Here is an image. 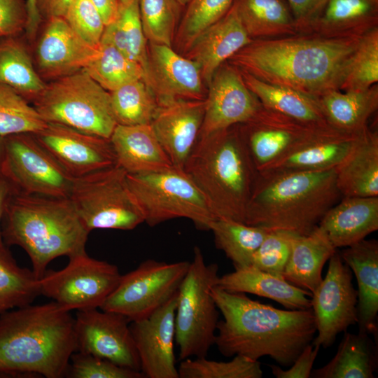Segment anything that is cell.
Returning a JSON list of instances; mask_svg holds the SVG:
<instances>
[{
	"mask_svg": "<svg viewBox=\"0 0 378 378\" xmlns=\"http://www.w3.org/2000/svg\"><path fill=\"white\" fill-rule=\"evenodd\" d=\"M362 36L297 34L255 39L227 62L259 80L318 98L329 91L340 90Z\"/></svg>",
	"mask_w": 378,
	"mask_h": 378,
	"instance_id": "obj_1",
	"label": "cell"
},
{
	"mask_svg": "<svg viewBox=\"0 0 378 378\" xmlns=\"http://www.w3.org/2000/svg\"><path fill=\"white\" fill-rule=\"evenodd\" d=\"M210 293L223 316L215 344L225 357L240 355L258 360L269 356L290 367L316 334L312 308L281 309L214 286Z\"/></svg>",
	"mask_w": 378,
	"mask_h": 378,
	"instance_id": "obj_2",
	"label": "cell"
},
{
	"mask_svg": "<svg viewBox=\"0 0 378 378\" xmlns=\"http://www.w3.org/2000/svg\"><path fill=\"white\" fill-rule=\"evenodd\" d=\"M70 312L52 301L0 314V374L66 377L76 351Z\"/></svg>",
	"mask_w": 378,
	"mask_h": 378,
	"instance_id": "obj_3",
	"label": "cell"
},
{
	"mask_svg": "<svg viewBox=\"0 0 378 378\" xmlns=\"http://www.w3.org/2000/svg\"><path fill=\"white\" fill-rule=\"evenodd\" d=\"M341 198L335 168L258 172L244 223L270 231L307 235Z\"/></svg>",
	"mask_w": 378,
	"mask_h": 378,
	"instance_id": "obj_4",
	"label": "cell"
},
{
	"mask_svg": "<svg viewBox=\"0 0 378 378\" xmlns=\"http://www.w3.org/2000/svg\"><path fill=\"white\" fill-rule=\"evenodd\" d=\"M1 230L7 247L16 245L27 252L37 279L56 258L86 252L90 233L69 198L22 193L8 200Z\"/></svg>",
	"mask_w": 378,
	"mask_h": 378,
	"instance_id": "obj_5",
	"label": "cell"
},
{
	"mask_svg": "<svg viewBox=\"0 0 378 378\" xmlns=\"http://www.w3.org/2000/svg\"><path fill=\"white\" fill-rule=\"evenodd\" d=\"M184 170L202 192L216 218L244 223L258 171L239 125L199 137Z\"/></svg>",
	"mask_w": 378,
	"mask_h": 378,
	"instance_id": "obj_6",
	"label": "cell"
},
{
	"mask_svg": "<svg viewBox=\"0 0 378 378\" xmlns=\"http://www.w3.org/2000/svg\"><path fill=\"white\" fill-rule=\"evenodd\" d=\"M48 123L110 139L117 122L110 93L85 71L48 82L31 102Z\"/></svg>",
	"mask_w": 378,
	"mask_h": 378,
	"instance_id": "obj_7",
	"label": "cell"
},
{
	"mask_svg": "<svg viewBox=\"0 0 378 378\" xmlns=\"http://www.w3.org/2000/svg\"><path fill=\"white\" fill-rule=\"evenodd\" d=\"M218 270L216 263L205 262L200 247H194L176 298L175 341L180 360L206 357L215 344L219 314L210 290L216 285Z\"/></svg>",
	"mask_w": 378,
	"mask_h": 378,
	"instance_id": "obj_8",
	"label": "cell"
},
{
	"mask_svg": "<svg viewBox=\"0 0 378 378\" xmlns=\"http://www.w3.org/2000/svg\"><path fill=\"white\" fill-rule=\"evenodd\" d=\"M131 192L144 223L153 227L179 218L190 219L197 228L209 230L216 219L202 192L184 169H169L127 175Z\"/></svg>",
	"mask_w": 378,
	"mask_h": 378,
	"instance_id": "obj_9",
	"label": "cell"
},
{
	"mask_svg": "<svg viewBox=\"0 0 378 378\" xmlns=\"http://www.w3.org/2000/svg\"><path fill=\"white\" fill-rule=\"evenodd\" d=\"M127 175L115 164L74 178L69 198L90 232L94 229L131 230L144 223Z\"/></svg>",
	"mask_w": 378,
	"mask_h": 378,
	"instance_id": "obj_10",
	"label": "cell"
},
{
	"mask_svg": "<svg viewBox=\"0 0 378 378\" xmlns=\"http://www.w3.org/2000/svg\"><path fill=\"white\" fill-rule=\"evenodd\" d=\"M190 262L148 259L121 275L118 284L100 307L117 312L130 322L145 318L178 292Z\"/></svg>",
	"mask_w": 378,
	"mask_h": 378,
	"instance_id": "obj_11",
	"label": "cell"
},
{
	"mask_svg": "<svg viewBox=\"0 0 378 378\" xmlns=\"http://www.w3.org/2000/svg\"><path fill=\"white\" fill-rule=\"evenodd\" d=\"M69 259L62 270H47L38 279L40 294L70 312L100 309L119 283L118 267L86 252Z\"/></svg>",
	"mask_w": 378,
	"mask_h": 378,
	"instance_id": "obj_12",
	"label": "cell"
},
{
	"mask_svg": "<svg viewBox=\"0 0 378 378\" xmlns=\"http://www.w3.org/2000/svg\"><path fill=\"white\" fill-rule=\"evenodd\" d=\"M4 169L15 193L69 198L74 178L31 133L4 137Z\"/></svg>",
	"mask_w": 378,
	"mask_h": 378,
	"instance_id": "obj_13",
	"label": "cell"
},
{
	"mask_svg": "<svg viewBox=\"0 0 378 378\" xmlns=\"http://www.w3.org/2000/svg\"><path fill=\"white\" fill-rule=\"evenodd\" d=\"M352 279V271L336 251L328 260L325 278L311 296L317 332L314 345L328 348L340 333L357 324L358 291Z\"/></svg>",
	"mask_w": 378,
	"mask_h": 378,
	"instance_id": "obj_14",
	"label": "cell"
},
{
	"mask_svg": "<svg viewBox=\"0 0 378 378\" xmlns=\"http://www.w3.org/2000/svg\"><path fill=\"white\" fill-rule=\"evenodd\" d=\"M74 318L76 351L141 372L130 322L125 316L92 309L78 311Z\"/></svg>",
	"mask_w": 378,
	"mask_h": 378,
	"instance_id": "obj_15",
	"label": "cell"
},
{
	"mask_svg": "<svg viewBox=\"0 0 378 378\" xmlns=\"http://www.w3.org/2000/svg\"><path fill=\"white\" fill-rule=\"evenodd\" d=\"M31 47L34 67L45 83L83 70L99 52L59 17L42 21Z\"/></svg>",
	"mask_w": 378,
	"mask_h": 378,
	"instance_id": "obj_16",
	"label": "cell"
},
{
	"mask_svg": "<svg viewBox=\"0 0 378 378\" xmlns=\"http://www.w3.org/2000/svg\"><path fill=\"white\" fill-rule=\"evenodd\" d=\"M32 134L73 178L117 164L110 139L48 122Z\"/></svg>",
	"mask_w": 378,
	"mask_h": 378,
	"instance_id": "obj_17",
	"label": "cell"
},
{
	"mask_svg": "<svg viewBox=\"0 0 378 378\" xmlns=\"http://www.w3.org/2000/svg\"><path fill=\"white\" fill-rule=\"evenodd\" d=\"M323 125H307L262 106L239 127L252 161L260 172L304 143Z\"/></svg>",
	"mask_w": 378,
	"mask_h": 378,
	"instance_id": "obj_18",
	"label": "cell"
},
{
	"mask_svg": "<svg viewBox=\"0 0 378 378\" xmlns=\"http://www.w3.org/2000/svg\"><path fill=\"white\" fill-rule=\"evenodd\" d=\"M207 86L198 138L244 123L262 107L246 87L240 71L227 62L217 69Z\"/></svg>",
	"mask_w": 378,
	"mask_h": 378,
	"instance_id": "obj_19",
	"label": "cell"
},
{
	"mask_svg": "<svg viewBox=\"0 0 378 378\" xmlns=\"http://www.w3.org/2000/svg\"><path fill=\"white\" fill-rule=\"evenodd\" d=\"M159 106L178 100H204V80L197 64L172 47L148 43V61L143 79Z\"/></svg>",
	"mask_w": 378,
	"mask_h": 378,
	"instance_id": "obj_20",
	"label": "cell"
},
{
	"mask_svg": "<svg viewBox=\"0 0 378 378\" xmlns=\"http://www.w3.org/2000/svg\"><path fill=\"white\" fill-rule=\"evenodd\" d=\"M176 298L177 293L149 316L130 323L144 377L179 378L174 350Z\"/></svg>",
	"mask_w": 378,
	"mask_h": 378,
	"instance_id": "obj_21",
	"label": "cell"
},
{
	"mask_svg": "<svg viewBox=\"0 0 378 378\" xmlns=\"http://www.w3.org/2000/svg\"><path fill=\"white\" fill-rule=\"evenodd\" d=\"M205 101L178 100L160 106L152 128L173 167L184 169L197 141Z\"/></svg>",
	"mask_w": 378,
	"mask_h": 378,
	"instance_id": "obj_22",
	"label": "cell"
},
{
	"mask_svg": "<svg viewBox=\"0 0 378 378\" xmlns=\"http://www.w3.org/2000/svg\"><path fill=\"white\" fill-rule=\"evenodd\" d=\"M365 130L348 132L328 124L323 125L304 143L260 172L323 171L336 168L349 153Z\"/></svg>",
	"mask_w": 378,
	"mask_h": 378,
	"instance_id": "obj_23",
	"label": "cell"
},
{
	"mask_svg": "<svg viewBox=\"0 0 378 378\" xmlns=\"http://www.w3.org/2000/svg\"><path fill=\"white\" fill-rule=\"evenodd\" d=\"M252 41L233 4L222 18L195 38L185 57L197 64L204 83L208 85L217 69Z\"/></svg>",
	"mask_w": 378,
	"mask_h": 378,
	"instance_id": "obj_24",
	"label": "cell"
},
{
	"mask_svg": "<svg viewBox=\"0 0 378 378\" xmlns=\"http://www.w3.org/2000/svg\"><path fill=\"white\" fill-rule=\"evenodd\" d=\"M358 285V332L377 335L378 241L363 239L339 252Z\"/></svg>",
	"mask_w": 378,
	"mask_h": 378,
	"instance_id": "obj_25",
	"label": "cell"
},
{
	"mask_svg": "<svg viewBox=\"0 0 378 378\" xmlns=\"http://www.w3.org/2000/svg\"><path fill=\"white\" fill-rule=\"evenodd\" d=\"M318 226L335 248L358 242L378 230V197H342Z\"/></svg>",
	"mask_w": 378,
	"mask_h": 378,
	"instance_id": "obj_26",
	"label": "cell"
},
{
	"mask_svg": "<svg viewBox=\"0 0 378 378\" xmlns=\"http://www.w3.org/2000/svg\"><path fill=\"white\" fill-rule=\"evenodd\" d=\"M110 140L117 164L127 174L154 172L173 167L150 124L117 125Z\"/></svg>",
	"mask_w": 378,
	"mask_h": 378,
	"instance_id": "obj_27",
	"label": "cell"
},
{
	"mask_svg": "<svg viewBox=\"0 0 378 378\" xmlns=\"http://www.w3.org/2000/svg\"><path fill=\"white\" fill-rule=\"evenodd\" d=\"M342 197H378V132L368 127L335 168Z\"/></svg>",
	"mask_w": 378,
	"mask_h": 378,
	"instance_id": "obj_28",
	"label": "cell"
},
{
	"mask_svg": "<svg viewBox=\"0 0 378 378\" xmlns=\"http://www.w3.org/2000/svg\"><path fill=\"white\" fill-rule=\"evenodd\" d=\"M216 286L230 293H251L271 299L287 309L312 308V293L252 265L219 276Z\"/></svg>",
	"mask_w": 378,
	"mask_h": 378,
	"instance_id": "obj_29",
	"label": "cell"
},
{
	"mask_svg": "<svg viewBox=\"0 0 378 378\" xmlns=\"http://www.w3.org/2000/svg\"><path fill=\"white\" fill-rule=\"evenodd\" d=\"M378 27V0H327L307 34L326 38L363 36Z\"/></svg>",
	"mask_w": 378,
	"mask_h": 378,
	"instance_id": "obj_30",
	"label": "cell"
},
{
	"mask_svg": "<svg viewBox=\"0 0 378 378\" xmlns=\"http://www.w3.org/2000/svg\"><path fill=\"white\" fill-rule=\"evenodd\" d=\"M336 251L319 226L307 235H295L283 278L312 293L323 279L324 265Z\"/></svg>",
	"mask_w": 378,
	"mask_h": 378,
	"instance_id": "obj_31",
	"label": "cell"
},
{
	"mask_svg": "<svg viewBox=\"0 0 378 378\" xmlns=\"http://www.w3.org/2000/svg\"><path fill=\"white\" fill-rule=\"evenodd\" d=\"M317 99L328 125L358 132L368 127V119L378 108V87L375 84L364 90H334Z\"/></svg>",
	"mask_w": 378,
	"mask_h": 378,
	"instance_id": "obj_32",
	"label": "cell"
},
{
	"mask_svg": "<svg viewBox=\"0 0 378 378\" xmlns=\"http://www.w3.org/2000/svg\"><path fill=\"white\" fill-rule=\"evenodd\" d=\"M46 83L36 71L24 34L0 38V85L10 87L31 103Z\"/></svg>",
	"mask_w": 378,
	"mask_h": 378,
	"instance_id": "obj_33",
	"label": "cell"
},
{
	"mask_svg": "<svg viewBox=\"0 0 378 378\" xmlns=\"http://www.w3.org/2000/svg\"><path fill=\"white\" fill-rule=\"evenodd\" d=\"M239 71L246 87L265 108L307 125L328 124L316 97L289 88L266 83Z\"/></svg>",
	"mask_w": 378,
	"mask_h": 378,
	"instance_id": "obj_34",
	"label": "cell"
},
{
	"mask_svg": "<svg viewBox=\"0 0 378 378\" xmlns=\"http://www.w3.org/2000/svg\"><path fill=\"white\" fill-rule=\"evenodd\" d=\"M364 332L345 331L334 357L312 370L313 378H373L378 365L377 343Z\"/></svg>",
	"mask_w": 378,
	"mask_h": 378,
	"instance_id": "obj_35",
	"label": "cell"
},
{
	"mask_svg": "<svg viewBox=\"0 0 378 378\" xmlns=\"http://www.w3.org/2000/svg\"><path fill=\"white\" fill-rule=\"evenodd\" d=\"M234 4L252 40L299 34L287 0H235Z\"/></svg>",
	"mask_w": 378,
	"mask_h": 378,
	"instance_id": "obj_36",
	"label": "cell"
},
{
	"mask_svg": "<svg viewBox=\"0 0 378 378\" xmlns=\"http://www.w3.org/2000/svg\"><path fill=\"white\" fill-rule=\"evenodd\" d=\"M217 248L223 251L234 269L251 264L255 251L270 230L225 218H216L209 224Z\"/></svg>",
	"mask_w": 378,
	"mask_h": 378,
	"instance_id": "obj_37",
	"label": "cell"
},
{
	"mask_svg": "<svg viewBox=\"0 0 378 378\" xmlns=\"http://www.w3.org/2000/svg\"><path fill=\"white\" fill-rule=\"evenodd\" d=\"M102 38L110 41L145 72L148 61V41L139 14V0L119 1L115 20L106 25Z\"/></svg>",
	"mask_w": 378,
	"mask_h": 378,
	"instance_id": "obj_38",
	"label": "cell"
},
{
	"mask_svg": "<svg viewBox=\"0 0 378 378\" xmlns=\"http://www.w3.org/2000/svg\"><path fill=\"white\" fill-rule=\"evenodd\" d=\"M83 71L108 92L144 77L140 64L104 38L101 39L97 55Z\"/></svg>",
	"mask_w": 378,
	"mask_h": 378,
	"instance_id": "obj_39",
	"label": "cell"
},
{
	"mask_svg": "<svg viewBox=\"0 0 378 378\" xmlns=\"http://www.w3.org/2000/svg\"><path fill=\"white\" fill-rule=\"evenodd\" d=\"M109 93L117 125L150 124L160 108L155 96L143 79L127 83Z\"/></svg>",
	"mask_w": 378,
	"mask_h": 378,
	"instance_id": "obj_40",
	"label": "cell"
},
{
	"mask_svg": "<svg viewBox=\"0 0 378 378\" xmlns=\"http://www.w3.org/2000/svg\"><path fill=\"white\" fill-rule=\"evenodd\" d=\"M40 295L32 270L20 267L10 251L0 252V314L29 304Z\"/></svg>",
	"mask_w": 378,
	"mask_h": 378,
	"instance_id": "obj_41",
	"label": "cell"
},
{
	"mask_svg": "<svg viewBox=\"0 0 378 378\" xmlns=\"http://www.w3.org/2000/svg\"><path fill=\"white\" fill-rule=\"evenodd\" d=\"M13 88L0 85V136L34 134L47 122L36 108Z\"/></svg>",
	"mask_w": 378,
	"mask_h": 378,
	"instance_id": "obj_42",
	"label": "cell"
},
{
	"mask_svg": "<svg viewBox=\"0 0 378 378\" xmlns=\"http://www.w3.org/2000/svg\"><path fill=\"white\" fill-rule=\"evenodd\" d=\"M179 378H261L260 363L236 355L229 361L208 360L206 357L182 360L178 367Z\"/></svg>",
	"mask_w": 378,
	"mask_h": 378,
	"instance_id": "obj_43",
	"label": "cell"
},
{
	"mask_svg": "<svg viewBox=\"0 0 378 378\" xmlns=\"http://www.w3.org/2000/svg\"><path fill=\"white\" fill-rule=\"evenodd\" d=\"M378 82V27L361 37L346 68L340 91L364 90Z\"/></svg>",
	"mask_w": 378,
	"mask_h": 378,
	"instance_id": "obj_44",
	"label": "cell"
},
{
	"mask_svg": "<svg viewBox=\"0 0 378 378\" xmlns=\"http://www.w3.org/2000/svg\"><path fill=\"white\" fill-rule=\"evenodd\" d=\"M235 0H190L179 24L176 46L186 52L195 38L222 18Z\"/></svg>",
	"mask_w": 378,
	"mask_h": 378,
	"instance_id": "obj_45",
	"label": "cell"
},
{
	"mask_svg": "<svg viewBox=\"0 0 378 378\" xmlns=\"http://www.w3.org/2000/svg\"><path fill=\"white\" fill-rule=\"evenodd\" d=\"M179 6L175 0H139L141 25L148 43L172 47Z\"/></svg>",
	"mask_w": 378,
	"mask_h": 378,
	"instance_id": "obj_46",
	"label": "cell"
},
{
	"mask_svg": "<svg viewBox=\"0 0 378 378\" xmlns=\"http://www.w3.org/2000/svg\"><path fill=\"white\" fill-rule=\"evenodd\" d=\"M295 234L282 231H270L253 255L251 265L283 277Z\"/></svg>",
	"mask_w": 378,
	"mask_h": 378,
	"instance_id": "obj_47",
	"label": "cell"
},
{
	"mask_svg": "<svg viewBox=\"0 0 378 378\" xmlns=\"http://www.w3.org/2000/svg\"><path fill=\"white\" fill-rule=\"evenodd\" d=\"M66 377L71 378H141L142 373L89 354L74 352Z\"/></svg>",
	"mask_w": 378,
	"mask_h": 378,
	"instance_id": "obj_48",
	"label": "cell"
},
{
	"mask_svg": "<svg viewBox=\"0 0 378 378\" xmlns=\"http://www.w3.org/2000/svg\"><path fill=\"white\" fill-rule=\"evenodd\" d=\"M64 18L82 39L99 48L105 24L91 0H75Z\"/></svg>",
	"mask_w": 378,
	"mask_h": 378,
	"instance_id": "obj_49",
	"label": "cell"
},
{
	"mask_svg": "<svg viewBox=\"0 0 378 378\" xmlns=\"http://www.w3.org/2000/svg\"><path fill=\"white\" fill-rule=\"evenodd\" d=\"M27 20L26 0H0V38L24 34Z\"/></svg>",
	"mask_w": 378,
	"mask_h": 378,
	"instance_id": "obj_50",
	"label": "cell"
},
{
	"mask_svg": "<svg viewBox=\"0 0 378 378\" xmlns=\"http://www.w3.org/2000/svg\"><path fill=\"white\" fill-rule=\"evenodd\" d=\"M319 349V346L311 343L302 350L290 368L284 370L279 365H270L272 373L276 378H309Z\"/></svg>",
	"mask_w": 378,
	"mask_h": 378,
	"instance_id": "obj_51",
	"label": "cell"
},
{
	"mask_svg": "<svg viewBox=\"0 0 378 378\" xmlns=\"http://www.w3.org/2000/svg\"><path fill=\"white\" fill-rule=\"evenodd\" d=\"M327 0H287L299 34H307Z\"/></svg>",
	"mask_w": 378,
	"mask_h": 378,
	"instance_id": "obj_52",
	"label": "cell"
},
{
	"mask_svg": "<svg viewBox=\"0 0 378 378\" xmlns=\"http://www.w3.org/2000/svg\"><path fill=\"white\" fill-rule=\"evenodd\" d=\"M4 137L0 136V252L9 251L3 240L1 223L6 205L10 197L15 193L14 189L8 181L4 169Z\"/></svg>",
	"mask_w": 378,
	"mask_h": 378,
	"instance_id": "obj_53",
	"label": "cell"
},
{
	"mask_svg": "<svg viewBox=\"0 0 378 378\" xmlns=\"http://www.w3.org/2000/svg\"><path fill=\"white\" fill-rule=\"evenodd\" d=\"M75 0H36V8L42 20L53 18H64Z\"/></svg>",
	"mask_w": 378,
	"mask_h": 378,
	"instance_id": "obj_54",
	"label": "cell"
},
{
	"mask_svg": "<svg viewBox=\"0 0 378 378\" xmlns=\"http://www.w3.org/2000/svg\"><path fill=\"white\" fill-rule=\"evenodd\" d=\"M26 1L28 20L24 34L29 43L32 44L43 20L36 8V0H26Z\"/></svg>",
	"mask_w": 378,
	"mask_h": 378,
	"instance_id": "obj_55",
	"label": "cell"
},
{
	"mask_svg": "<svg viewBox=\"0 0 378 378\" xmlns=\"http://www.w3.org/2000/svg\"><path fill=\"white\" fill-rule=\"evenodd\" d=\"M99 10L106 25L112 23L116 18L119 0H91Z\"/></svg>",
	"mask_w": 378,
	"mask_h": 378,
	"instance_id": "obj_56",
	"label": "cell"
},
{
	"mask_svg": "<svg viewBox=\"0 0 378 378\" xmlns=\"http://www.w3.org/2000/svg\"><path fill=\"white\" fill-rule=\"evenodd\" d=\"M180 6L187 5L190 0H175Z\"/></svg>",
	"mask_w": 378,
	"mask_h": 378,
	"instance_id": "obj_57",
	"label": "cell"
},
{
	"mask_svg": "<svg viewBox=\"0 0 378 378\" xmlns=\"http://www.w3.org/2000/svg\"><path fill=\"white\" fill-rule=\"evenodd\" d=\"M129 1V0H119V1Z\"/></svg>",
	"mask_w": 378,
	"mask_h": 378,
	"instance_id": "obj_58",
	"label": "cell"
}]
</instances>
